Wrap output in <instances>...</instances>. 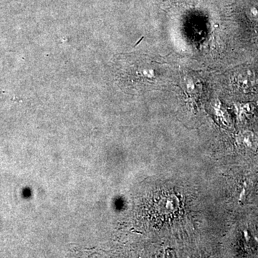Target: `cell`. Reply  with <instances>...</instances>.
<instances>
[{
    "instance_id": "2",
    "label": "cell",
    "mask_w": 258,
    "mask_h": 258,
    "mask_svg": "<svg viewBox=\"0 0 258 258\" xmlns=\"http://www.w3.org/2000/svg\"><path fill=\"white\" fill-rule=\"evenodd\" d=\"M237 142L246 149L255 151L258 149V139L252 132H243L237 137Z\"/></svg>"
},
{
    "instance_id": "1",
    "label": "cell",
    "mask_w": 258,
    "mask_h": 258,
    "mask_svg": "<svg viewBox=\"0 0 258 258\" xmlns=\"http://www.w3.org/2000/svg\"><path fill=\"white\" fill-rule=\"evenodd\" d=\"M234 86L242 92H251L257 87L258 80L253 71L242 70L234 75L232 79Z\"/></svg>"
},
{
    "instance_id": "4",
    "label": "cell",
    "mask_w": 258,
    "mask_h": 258,
    "mask_svg": "<svg viewBox=\"0 0 258 258\" xmlns=\"http://www.w3.org/2000/svg\"><path fill=\"white\" fill-rule=\"evenodd\" d=\"M257 44H258V38H257Z\"/></svg>"
},
{
    "instance_id": "3",
    "label": "cell",
    "mask_w": 258,
    "mask_h": 258,
    "mask_svg": "<svg viewBox=\"0 0 258 258\" xmlns=\"http://www.w3.org/2000/svg\"><path fill=\"white\" fill-rule=\"evenodd\" d=\"M250 18L258 20V8H254L250 10Z\"/></svg>"
}]
</instances>
